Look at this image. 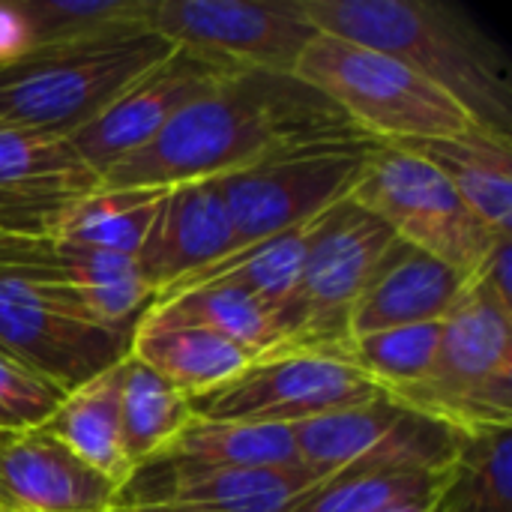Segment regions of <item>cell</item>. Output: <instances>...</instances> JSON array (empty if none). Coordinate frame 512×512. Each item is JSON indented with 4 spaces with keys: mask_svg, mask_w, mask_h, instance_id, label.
Listing matches in <instances>:
<instances>
[{
    "mask_svg": "<svg viewBox=\"0 0 512 512\" xmlns=\"http://www.w3.org/2000/svg\"><path fill=\"white\" fill-rule=\"evenodd\" d=\"M363 135L294 72L240 69L189 102L147 147L114 165L108 189H168L246 171L282 150Z\"/></svg>",
    "mask_w": 512,
    "mask_h": 512,
    "instance_id": "6da1fadb",
    "label": "cell"
},
{
    "mask_svg": "<svg viewBox=\"0 0 512 512\" xmlns=\"http://www.w3.org/2000/svg\"><path fill=\"white\" fill-rule=\"evenodd\" d=\"M303 12L318 33L411 66L477 126L512 141L510 57L468 9L438 0H303Z\"/></svg>",
    "mask_w": 512,
    "mask_h": 512,
    "instance_id": "7a4b0ae2",
    "label": "cell"
},
{
    "mask_svg": "<svg viewBox=\"0 0 512 512\" xmlns=\"http://www.w3.org/2000/svg\"><path fill=\"white\" fill-rule=\"evenodd\" d=\"M294 75L324 93L363 135L381 144H414L474 129L471 114L411 66L375 48L315 33Z\"/></svg>",
    "mask_w": 512,
    "mask_h": 512,
    "instance_id": "3957f363",
    "label": "cell"
},
{
    "mask_svg": "<svg viewBox=\"0 0 512 512\" xmlns=\"http://www.w3.org/2000/svg\"><path fill=\"white\" fill-rule=\"evenodd\" d=\"M171 51L174 45L153 30L30 51L0 66V129L69 138Z\"/></svg>",
    "mask_w": 512,
    "mask_h": 512,
    "instance_id": "277c9868",
    "label": "cell"
},
{
    "mask_svg": "<svg viewBox=\"0 0 512 512\" xmlns=\"http://www.w3.org/2000/svg\"><path fill=\"white\" fill-rule=\"evenodd\" d=\"M441 327L429 375L393 399L462 435L512 426V312L468 282Z\"/></svg>",
    "mask_w": 512,
    "mask_h": 512,
    "instance_id": "5b68a950",
    "label": "cell"
},
{
    "mask_svg": "<svg viewBox=\"0 0 512 512\" xmlns=\"http://www.w3.org/2000/svg\"><path fill=\"white\" fill-rule=\"evenodd\" d=\"M393 240L396 234L357 201L345 198L330 207L315 222L297 282L273 315L279 351H330L345 357L354 303Z\"/></svg>",
    "mask_w": 512,
    "mask_h": 512,
    "instance_id": "8992f818",
    "label": "cell"
},
{
    "mask_svg": "<svg viewBox=\"0 0 512 512\" xmlns=\"http://www.w3.org/2000/svg\"><path fill=\"white\" fill-rule=\"evenodd\" d=\"M378 144L369 135L303 144L219 177L237 249L312 222L351 198Z\"/></svg>",
    "mask_w": 512,
    "mask_h": 512,
    "instance_id": "52a82bcc",
    "label": "cell"
},
{
    "mask_svg": "<svg viewBox=\"0 0 512 512\" xmlns=\"http://www.w3.org/2000/svg\"><path fill=\"white\" fill-rule=\"evenodd\" d=\"M351 201L375 213L399 240L453 267L462 279H471L501 240L432 162L402 144H378Z\"/></svg>",
    "mask_w": 512,
    "mask_h": 512,
    "instance_id": "ba28073f",
    "label": "cell"
},
{
    "mask_svg": "<svg viewBox=\"0 0 512 512\" xmlns=\"http://www.w3.org/2000/svg\"><path fill=\"white\" fill-rule=\"evenodd\" d=\"M132 333L99 324L60 279L0 276V348L63 393L129 357Z\"/></svg>",
    "mask_w": 512,
    "mask_h": 512,
    "instance_id": "9c48e42d",
    "label": "cell"
},
{
    "mask_svg": "<svg viewBox=\"0 0 512 512\" xmlns=\"http://www.w3.org/2000/svg\"><path fill=\"white\" fill-rule=\"evenodd\" d=\"M375 387L348 357L330 351H273L228 384L192 399L195 417L294 426L375 399Z\"/></svg>",
    "mask_w": 512,
    "mask_h": 512,
    "instance_id": "30bf717a",
    "label": "cell"
},
{
    "mask_svg": "<svg viewBox=\"0 0 512 512\" xmlns=\"http://www.w3.org/2000/svg\"><path fill=\"white\" fill-rule=\"evenodd\" d=\"M147 30L243 69L294 72L318 33L303 0H150Z\"/></svg>",
    "mask_w": 512,
    "mask_h": 512,
    "instance_id": "8fae6325",
    "label": "cell"
},
{
    "mask_svg": "<svg viewBox=\"0 0 512 512\" xmlns=\"http://www.w3.org/2000/svg\"><path fill=\"white\" fill-rule=\"evenodd\" d=\"M240 69L243 66L201 51L174 48L165 60L126 84L87 126L72 132L69 144L99 177H105L114 165L147 147L189 102Z\"/></svg>",
    "mask_w": 512,
    "mask_h": 512,
    "instance_id": "7c38bea8",
    "label": "cell"
},
{
    "mask_svg": "<svg viewBox=\"0 0 512 512\" xmlns=\"http://www.w3.org/2000/svg\"><path fill=\"white\" fill-rule=\"evenodd\" d=\"M99 189L69 138L0 129V234L51 243L60 219Z\"/></svg>",
    "mask_w": 512,
    "mask_h": 512,
    "instance_id": "4fadbf2b",
    "label": "cell"
},
{
    "mask_svg": "<svg viewBox=\"0 0 512 512\" xmlns=\"http://www.w3.org/2000/svg\"><path fill=\"white\" fill-rule=\"evenodd\" d=\"M237 252L219 180L168 186L135 255L153 300L180 279Z\"/></svg>",
    "mask_w": 512,
    "mask_h": 512,
    "instance_id": "5bb4252c",
    "label": "cell"
},
{
    "mask_svg": "<svg viewBox=\"0 0 512 512\" xmlns=\"http://www.w3.org/2000/svg\"><path fill=\"white\" fill-rule=\"evenodd\" d=\"M117 486L51 432L0 438V512H114Z\"/></svg>",
    "mask_w": 512,
    "mask_h": 512,
    "instance_id": "9a60e30c",
    "label": "cell"
},
{
    "mask_svg": "<svg viewBox=\"0 0 512 512\" xmlns=\"http://www.w3.org/2000/svg\"><path fill=\"white\" fill-rule=\"evenodd\" d=\"M465 285L468 279L453 267L396 237L354 303L348 324L351 339L393 327L444 321Z\"/></svg>",
    "mask_w": 512,
    "mask_h": 512,
    "instance_id": "2e32d148",
    "label": "cell"
},
{
    "mask_svg": "<svg viewBox=\"0 0 512 512\" xmlns=\"http://www.w3.org/2000/svg\"><path fill=\"white\" fill-rule=\"evenodd\" d=\"M402 147L432 162L489 231L512 234V141L474 126L462 135Z\"/></svg>",
    "mask_w": 512,
    "mask_h": 512,
    "instance_id": "e0dca14e",
    "label": "cell"
},
{
    "mask_svg": "<svg viewBox=\"0 0 512 512\" xmlns=\"http://www.w3.org/2000/svg\"><path fill=\"white\" fill-rule=\"evenodd\" d=\"M129 357L153 369L189 402L228 384L252 360H258L243 345L216 336L204 327L144 324V321H138L132 330Z\"/></svg>",
    "mask_w": 512,
    "mask_h": 512,
    "instance_id": "ac0fdd59",
    "label": "cell"
},
{
    "mask_svg": "<svg viewBox=\"0 0 512 512\" xmlns=\"http://www.w3.org/2000/svg\"><path fill=\"white\" fill-rule=\"evenodd\" d=\"M120 375L123 360L78 390L66 393L60 408L42 426L60 444H66L81 462L108 477L117 492L132 477V465L120 444Z\"/></svg>",
    "mask_w": 512,
    "mask_h": 512,
    "instance_id": "d6986e66",
    "label": "cell"
},
{
    "mask_svg": "<svg viewBox=\"0 0 512 512\" xmlns=\"http://www.w3.org/2000/svg\"><path fill=\"white\" fill-rule=\"evenodd\" d=\"M318 219L288 228L282 234H273L267 240H258L252 246H243V249L225 255L222 261L180 279L177 285L162 291L156 300H168V297L192 291V288L222 285V288H237V291L252 294L270 315H276L297 282V273L303 267V258H306V249H309Z\"/></svg>",
    "mask_w": 512,
    "mask_h": 512,
    "instance_id": "ffe728a7",
    "label": "cell"
},
{
    "mask_svg": "<svg viewBox=\"0 0 512 512\" xmlns=\"http://www.w3.org/2000/svg\"><path fill=\"white\" fill-rule=\"evenodd\" d=\"M51 252L57 279L72 288V294L99 324L123 333L135 330L138 318L153 303V294L144 285L132 255L60 243H51Z\"/></svg>",
    "mask_w": 512,
    "mask_h": 512,
    "instance_id": "44dd1931",
    "label": "cell"
},
{
    "mask_svg": "<svg viewBox=\"0 0 512 512\" xmlns=\"http://www.w3.org/2000/svg\"><path fill=\"white\" fill-rule=\"evenodd\" d=\"M204 468H300L291 426L192 417L156 456Z\"/></svg>",
    "mask_w": 512,
    "mask_h": 512,
    "instance_id": "7402d4cb",
    "label": "cell"
},
{
    "mask_svg": "<svg viewBox=\"0 0 512 512\" xmlns=\"http://www.w3.org/2000/svg\"><path fill=\"white\" fill-rule=\"evenodd\" d=\"M402 414L405 405L381 390L363 405L300 420L291 426L300 465L309 468L318 480H327L369 453L378 441H384L390 429L402 420Z\"/></svg>",
    "mask_w": 512,
    "mask_h": 512,
    "instance_id": "603a6c76",
    "label": "cell"
},
{
    "mask_svg": "<svg viewBox=\"0 0 512 512\" xmlns=\"http://www.w3.org/2000/svg\"><path fill=\"white\" fill-rule=\"evenodd\" d=\"M144 324H189L204 327L216 336H225L255 357L279 351V333L273 315L246 291L207 285L174 294L168 300H156L138 318Z\"/></svg>",
    "mask_w": 512,
    "mask_h": 512,
    "instance_id": "cb8c5ba5",
    "label": "cell"
},
{
    "mask_svg": "<svg viewBox=\"0 0 512 512\" xmlns=\"http://www.w3.org/2000/svg\"><path fill=\"white\" fill-rule=\"evenodd\" d=\"M195 417L192 402L135 357L123 360L120 375V444L135 468L156 459Z\"/></svg>",
    "mask_w": 512,
    "mask_h": 512,
    "instance_id": "d4e9b609",
    "label": "cell"
},
{
    "mask_svg": "<svg viewBox=\"0 0 512 512\" xmlns=\"http://www.w3.org/2000/svg\"><path fill=\"white\" fill-rule=\"evenodd\" d=\"M30 48H75L147 30L150 0H18Z\"/></svg>",
    "mask_w": 512,
    "mask_h": 512,
    "instance_id": "484cf974",
    "label": "cell"
},
{
    "mask_svg": "<svg viewBox=\"0 0 512 512\" xmlns=\"http://www.w3.org/2000/svg\"><path fill=\"white\" fill-rule=\"evenodd\" d=\"M165 189H108L78 201L57 225L51 243L138 255Z\"/></svg>",
    "mask_w": 512,
    "mask_h": 512,
    "instance_id": "4316f807",
    "label": "cell"
},
{
    "mask_svg": "<svg viewBox=\"0 0 512 512\" xmlns=\"http://www.w3.org/2000/svg\"><path fill=\"white\" fill-rule=\"evenodd\" d=\"M435 512H512V426L462 435Z\"/></svg>",
    "mask_w": 512,
    "mask_h": 512,
    "instance_id": "83f0119b",
    "label": "cell"
},
{
    "mask_svg": "<svg viewBox=\"0 0 512 512\" xmlns=\"http://www.w3.org/2000/svg\"><path fill=\"white\" fill-rule=\"evenodd\" d=\"M441 321L429 324H411V327H393L381 333H369L360 339H351L345 357L387 396L402 393L414 384H420L438 354L441 345Z\"/></svg>",
    "mask_w": 512,
    "mask_h": 512,
    "instance_id": "f1b7e54d",
    "label": "cell"
},
{
    "mask_svg": "<svg viewBox=\"0 0 512 512\" xmlns=\"http://www.w3.org/2000/svg\"><path fill=\"white\" fill-rule=\"evenodd\" d=\"M447 474H336L306 489L288 512H378L441 495Z\"/></svg>",
    "mask_w": 512,
    "mask_h": 512,
    "instance_id": "f546056e",
    "label": "cell"
},
{
    "mask_svg": "<svg viewBox=\"0 0 512 512\" xmlns=\"http://www.w3.org/2000/svg\"><path fill=\"white\" fill-rule=\"evenodd\" d=\"M63 399V390L0 348V438L45 426Z\"/></svg>",
    "mask_w": 512,
    "mask_h": 512,
    "instance_id": "4dcf8cb0",
    "label": "cell"
},
{
    "mask_svg": "<svg viewBox=\"0 0 512 512\" xmlns=\"http://www.w3.org/2000/svg\"><path fill=\"white\" fill-rule=\"evenodd\" d=\"M0 276H39L57 279L51 243L21 240L0 234Z\"/></svg>",
    "mask_w": 512,
    "mask_h": 512,
    "instance_id": "1f68e13d",
    "label": "cell"
},
{
    "mask_svg": "<svg viewBox=\"0 0 512 512\" xmlns=\"http://www.w3.org/2000/svg\"><path fill=\"white\" fill-rule=\"evenodd\" d=\"M512 237H501L495 243V249L489 252V258L480 264V270L468 279L477 288H483L498 306H504L507 312H512Z\"/></svg>",
    "mask_w": 512,
    "mask_h": 512,
    "instance_id": "d6a6232c",
    "label": "cell"
},
{
    "mask_svg": "<svg viewBox=\"0 0 512 512\" xmlns=\"http://www.w3.org/2000/svg\"><path fill=\"white\" fill-rule=\"evenodd\" d=\"M30 48V33L27 24L18 12L15 3H0V66L15 63L21 57H27Z\"/></svg>",
    "mask_w": 512,
    "mask_h": 512,
    "instance_id": "836d02e7",
    "label": "cell"
}]
</instances>
